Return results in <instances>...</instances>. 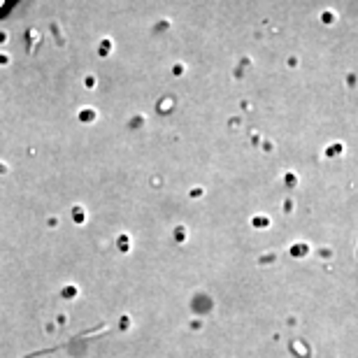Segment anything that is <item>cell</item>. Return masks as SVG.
<instances>
[{
  "label": "cell",
  "instance_id": "1",
  "mask_svg": "<svg viewBox=\"0 0 358 358\" xmlns=\"http://www.w3.org/2000/svg\"><path fill=\"white\" fill-rule=\"evenodd\" d=\"M0 3H3V0H0Z\"/></svg>",
  "mask_w": 358,
  "mask_h": 358
}]
</instances>
